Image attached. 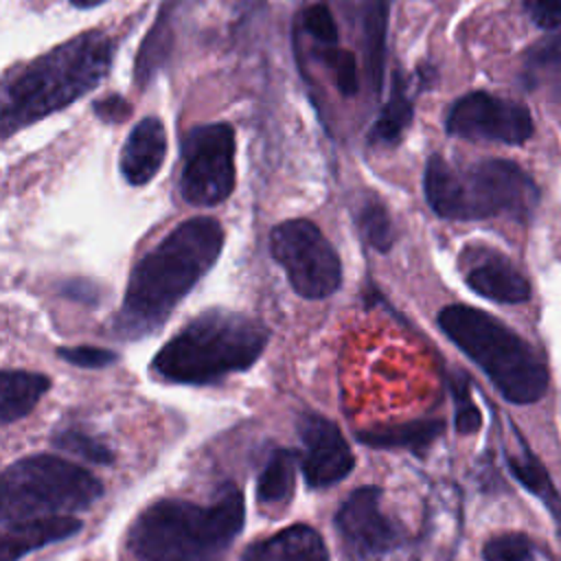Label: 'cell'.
Masks as SVG:
<instances>
[{
  "instance_id": "1",
  "label": "cell",
  "mask_w": 561,
  "mask_h": 561,
  "mask_svg": "<svg viewBox=\"0 0 561 561\" xmlns=\"http://www.w3.org/2000/svg\"><path fill=\"white\" fill-rule=\"evenodd\" d=\"M224 239V226L213 217H191L175 226L134 265L112 322L114 333L138 340L158 331L217 263Z\"/></svg>"
},
{
  "instance_id": "2",
  "label": "cell",
  "mask_w": 561,
  "mask_h": 561,
  "mask_svg": "<svg viewBox=\"0 0 561 561\" xmlns=\"http://www.w3.org/2000/svg\"><path fill=\"white\" fill-rule=\"evenodd\" d=\"M114 50L105 31H85L9 77L2 85V136L9 138L92 92L110 72Z\"/></svg>"
},
{
  "instance_id": "3",
  "label": "cell",
  "mask_w": 561,
  "mask_h": 561,
  "mask_svg": "<svg viewBox=\"0 0 561 561\" xmlns=\"http://www.w3.org/2000/svg\"><path fill=\"white\" fill-rule=\"evenodd\" d=\"M243 495L224 484L210 504L160 500L129 528V550L138 561H221L243 528Z\"/></svg>"
},
{
  "instance_id": "4",
  "label": "cell",
  "mask_w": 561,
  "mask_h": 561,
  "mask_svg": "<svg viewBox=\"0 0 561 561\" xmlns=\"http://www.w3.org/2000/svg\"><path fill=\"white\" fill-rule=\"evenodd\" d=\"M267 337L265 324L245 313L208 309L156 353L151 368L171 383H215L248 370L265 351Z\"/></svg>"
},
{
  "instance_id": "5",
  "label": "cell",
  "mask_w": 561,
  "mask_h": 561,
  "mask_svg": "<svg viewBox=\"0 0 561 561\" xmlns=\"http://www.w3.org/2000/svg\"><path fill=\"white\" fill-rule=\"evenodd\" d=\"M423 193L427 206L438 217L456 221L500 215L528 219L539 204L535 180L519 164L502 158H489L458 169L434 153L425 164Z\"/></svg>"
},
{
  "instance_id": "6",
  "label": "cell",
  "mask_w": 561,
  "mask_h": 561,
  "mask_svg": "<svg viewBox=\"0 0 561 561\" xmlns=\"http://www.w3.org/2000/svg\"><path fill=\"white\" fill-rule=\"evenodd\" d=\"M438 327L482 368L506 401L528 405L548 390L543 359L522 335L491 313L469 305H447L438 313Z\"/></svg>"
},
{
  "instance_id": "7",
  "label": "cell",
  "mask_w": 561,
  "mask_h": 561,
  "mask_svg": "<svg viewBox=\"0 0 561 561\" xmlns=\"http://www.w3.org/2000/svg\"><path fill=\"white\" fill-rule=\"evenodd\" d=\"M103 484L83 467L59 456L37 454L9 465L0 482V519L2 526L81 511L94 504Z\"/></svg>"
},
{
  "instance_id": "8",
  "label": "cell",
  "mask_w": 561,
  "mask_h": 561,
  "mask_svg": "<svg viewBox=\"0 0 561 561\" xmlns=\"http://www.w3.org/2000/svg\"><path fill=\"white\" fill-rule=\"evenodd\" d=\"M270 254L285 270L291 289L307 300H322L342 285V261L309 219H287L274 226Z\"/></svg>"
},
{
  "instance_id": "9",
  "label": "cell",
  "mask_w": 561,
  "mask_h": 561,
  "mask_svg": "<svg viewBox=\"0 0 561 561\" xmlns=\"http://www.w3.org/2000/svg\"><path fill=\"white\" fill-rule=\"evenodd\" d=\"M234 129L230 123H206L182 140L180 195L193 206H217L234 191Z\"/></svg>"
},
{
  "instance_id": "10",
  "label": "cell",
  "mask_w": 561,
  "mask_h": 561,
  "mask_svg": "<svg viewBox=\"0 0 561 561\" xmlns=\"http://www.w3.org/2000/svg\"><path fill=\"white\" fill-rule=\"evenodd\" d=\"M445 129L449 136L467 140H493L522 145L533 131V116L526 105L489 92H469L451 103Z\"/></svg>"
},
{
  "instance_id": "11",
  "label": "cell",
  "mask_w": 561,
  "mask_h": 561,
  "mask_svg": "<svg viewBox=\"0 0 561 561\" xmlns=\"http://www.w3.org/2000/svg\"><path fill=\"white\" fill-rule=\"evenodd\" d=\"M335 528L353 561L377 559L399 541L397 528L381 511V491L377 486L353 491L335 515Z\"/></svg>"
},
{
  "instance_id": "12",
  "label": "cell",
  "mask_w": 561,
  "mask_h": 561,
  "mask_svg": "<svg viewBox=\"0 0 561 561\" xmlns=\"http://www.w3.org/2000/svg\"><path fill=\"white\" fill-rule=\"evenodd\" d=\"M302 438L300 467L311 489H324L344 480L355 467L353 451L340 427L322 414L307 412L298 419Z\"/></svg>"
},
{
  "instance_id": "13",
  "label": "cell",
  "mask_w": 561,
  "mask_h": 561,
  "mask_svg": "<svg viewBox=\"0 0 561 561\" xmlns=\"http://www.w3.org/2000/svg\"><path fill=\"white\" fill-rule=\"evenodd\" d=\"M465 283L482 298L517 305L530 298L528 278L500 252L489 248H467L460 256Z\"/></svg>"
},
{
  "instance_id": "14",
  "label": "cell",
  "mask_w": 561,
  "mask_h": 561,
  "mask_svg": "<svg viewBox=\"0 0 561 561\" xmlns=\"http://www.w3.org/2000/svg\"><path fill=\"white\" fill-rule=\"evenodd\" d=\"M167 158V131L158 116H145L121 149V175L131 186L149 184Z\"/></svg>"
},
{
  "instance_id": "15",
  "label": "cell",
  "mask_w": 561,
  "mask_h": 561,
  "mask_svg": "<svg viewBox=\"0 0 561 561\" xmlns=\"http://www.w3.org/2000/svg\"><path fill=\"white\" fill-rule=\"evenodd\" d=\"M506 427H508V436L504 438V460L511 473L548 508V513L557 524V533L561 537V493L557 491L541 460L530 451L519 430L511 421L506 423Z\"/></svg>"
},
{
  "instance_id": "16",
  "label": "cell",
  "mask_w": 561,
  "mask_h": 561,
  "mask_svg": "<svg viewBox=\"0 0 561 561\" xmlns=\"http://www.w3.org/2000/svg\"><path fill=\"white\" fill-rule=\"evenodd\" d=\"M79 528H81V522L70 515H44V517L7 524L2 526L0 559L18 561L31 550H37L42 546H48L75 535Z\"/></svg>"
},
{
  "instance_id": "17",
  "label": "cell",
  "mask_w": 561,
  "mask_h": 561,
  "mask_svg": "<svg viewBox=\"0 0 561 561\" xmlns=\"http://www.w3.org/2000/svg\"><path fill=\"white\" fill-rule=\"evenodd\" d=\"M243 561H329L324 539L307 524H294L267 539L254 541Z\"/></svg>"
},
{
  "instance_id": "18",
  "label": "cell",
  "mask_w": 561,
  "mask_h": 561,
  "mask_svg": "<svg viewBox=\"0 0 561 561\" xmlns=\"http://www.w3.org/2000/svg\"><path fill=\"white\" fill-rule=\"evenodd\" d=\"M188 0H162L156 22L145 35L140 50L136 55L134 64V79L138 88H147L158 70L164 68V64L171 57L173 48V28H175V15Z\"/></svg>"
},
{
  "instance_id": "19",
  "label": "cell",
  "mask_w": 561,
  "mask_h": 561,
  "mask_svg": "<svg viewBox=\"0 0 561 561\" xmlns=\"http://www.w3.org/2000/svg\"><path fill=\"white\" fill-rule=\"evenodd\" d=\"M443 432L445 423L440 419H419L397 425L359 430L357 440L375 449H410L414 454H423Z\"/></svg>"
},
{
  "instance_id": "20",
  "label": "cell",
  "mask_w": 561,
  "mask_h": 561,
  "mask_svg": "<svg viewBox=\"0 0 561 561\" xmlns=\"http://www.w3.org/2000/svg\"><path fill=\"white\" fill-rule=\"evenodd\" d=\"M50 379L28 370H2L0 375V421L4 425L26 416L48 392Z\"/></svg>"
},
{
  "instance_id": "21",
  "label": "cell",
  "mask_w": 561,
  "mask_h": 561,
  "mask_svg": "<svg viewBox=\"0 0 561 561\" xmlns=\"http://www.w3.org/2000/svg\"><path fill=\"white\" fill-rule=\"evenodd\" d=\"M364 61L370 88L375 94L383 90L386 75V39H388V2L368 0L364 7Z\"/></svg>"
},
{
  "instance_id": "22",
  "label": "cell",
  "mask_w": 561,
  "mask_h": 561,
  "mask_svg": "<svg viewBox=\"0 0 561 561\" xmlns=\"http://www.w3.org/2000/svg\"><path fill=\"white\" fill-rule=\"evenodd\" d=\"M412 116H414V105H412V96L408 94V81L401 77L399 70H394L392 83H390V96L370 127L368 142L370 145L399 142L405 127L412 123Z\"/></svg>"
},
{
  "instance_id": "23",
  "label": "cell",
  "mask_w": 561,
  "mask_h": 561,
  "mask_svg": "<svg viewBox=\"0 0 561 561\" xmlns=\"http://www.w3.org/2000/svg\"><path fill=\"white\" fill-rule=\"evenodd\" d=\"M296 469H298L296 451L276 449L267 458V462L256 480V502L267 508L285 506L294 495Z\"/></svg>"
},
{
  "instance_id": "24",
  "label": "cell",
  "mask_w": 561,
  "mask_h": 561,
  "mask_svg": "<svg viewBox=\"0 0 561 561\" xmlns=\"http://www.w3.org/2000/svg\"><path fill=\"white\" fill-rule=\"evenodd\" d=\"M519 81L526 90L554 88L561 83V35H548L524 53Z\"/></svg>"
},
{
  "instance_id": "25",
  "label": "cell",
  "mask_w": 561,
  "mask_h": 561,
  "mask_svg": "<svg viewBox=\"0 0 561 561\" xmlns=\"http://www.w3.org/2000/svg\"><path fill=\"white\" fill-rule=\"evenodd\" d=\"M357 228L370 248L386 254L394 245V226L383 204L366 202L357 213Z\"/></svg>"
},
{
  "instance_id": "26",
  "label": "cell",
  "mask_w": 561,
  "mask_h": 561,
  "mask_svg": "<svg viewBox=\"0 0 561 561\" xmlns=\"http://www.w3.org/2000/svg\"><path fill=\"white\" fill-rule=\"evenodd\" d=\"M53 445L66 454H75V456H81L90 462H96V465H110L114 460L112 451L107 445H103L99 438L85 434V432H79V430H61L57 434H53Z\"/></svg>"
},
{
  "instance_id": "27",
  "label": "cell",
  "mask_w": 561,
  "mask_h": 561,
  "mask_svg": "<svg viewBox=\"0 0 561 561\" xmlns=\"http://www.w3.org/2000/svg\"><path fill=\"white\" fill-rule=\"evenodd\" d=\"M484 561H537L533 541L522 533H502L482 548Z\"/></svg>"
},
{
  "instance_id": "28",
  "label": "cell",
  "mask_w": 561,
  "mask_h": 561,
  "mask_svg": "<svg viewBox=\"0 0 561 561\" xmlns=\"http://www.w3.org/2000/svg\"><path fill=\"white\" fill-rule=\"evenodd\" d=\"M320 57H322L324 64L331 68L337 90H340L344 96H353V94L357 92V88H359V81H357V64H355L353 53L342 50V48H337V46H327Z\"/></svg>"
},
{
  "instance_id": "29",
  "label": "cell",
  "mask_w": 561,
  "mask_h": 561,
  "mask_svg": "<svg viewBox=\"0 0 561 561\" xmlns=\"http://www.w3.org/2000/svg\"><path fill=\"white\" fill-rule=\"evenodd\" d=\"M451 392H454V423L456 430L460 434H473L480 430L482 425V416L478 405L473 403L471 394H469V386L465 379H456L451 383Z\"/></svg>"
},
{
  "instance_id": "30",
  "label": "cell",
  "mask_w": 561,
  "mask_h": 561,
  "mask_svg": "<svg viewBox=\"0 0 561 561\" xmlns=\"http://www.w3.org/2000/svg\"><path fill=\"white\" fill-rule=\"evenodd\" d=\"M302 26L320 44H324V46L337 44V26H335V20H333L331 11L327 9V4H322V2L309 4L302 11Z\"/></svg>"
},
{
  "instance_id": "31",
  "label": "cell",
  "mask_w": 561,
  "mask_h": 561,
  "mask_svg": "<svg viewBox=\"0 0 561 561\" xmlns=\"http://www.w3.org/2000/svg\"><path fill=\"white\" fill-rule=\"evenodd\" d=\"M57 355L79 368H105L118 359L114 351L99 346H59Z\"/></svg>"
},
{
  "instance_id": "32",
  "label": "cell",
  "mask_w": 561,
  "mask_h": 561,
  "mask_svg": "<svg viewBox=\"0 0 561 561\" xmlns=\"http://www.w3.org/2000/svg\"><path fill=\"white\" fill-rule=\"evenodd\" d=\"M528 18L541 28L561 26V0H524Z\"/></svg>"
},
{
  "instance_id": "33",
  "label": "cell",
  "mask_w": 561,
  "mask_h": 561,
  "mask_svg": "<svg viewBox=\"0 0 561 561\" xmlns=\"http://www.w3.org/2000/svg\"><path fill=\"white\" fill-rule=\"evenodd\" d=\"M92 110L94 114L99 116V121L103 123H123L125 118H129L131 114V105L129 101H125L121 94H110V96H103L99 101L92 103Z\"/></svg>"
},
{
  "instance_id": "34",
  "label": "cell",
  "mask_w": 561,
  "mask_h": 561,
  "mask_svg": "<svg viewBox=\"0 0 561 561\" xmlns=\"http://www.w3.org/2000/svg\"><path fill=\"white\" fill-rule=\"evenodd\" d=\"M61 294L83 302V305H96L99 302V287L85 278H75V280H66L61 285Z\"/></svg>"
},
{
  "instance_id": "35",
  "label": "cell",
  "mask_w": 561,
  "mask_h": 561,
  "mask_svg": "<svg viewBox=\"0 0 561 561\" xmlns=\"http://www.w3.org/2000/svg\"><path fill=\"white\" fill-rule=\"evenodd\" d=\"M103 2L105 0H70V4L77 7V9H94V7L103 4Z\"/></svg>"
}]
</instances>
